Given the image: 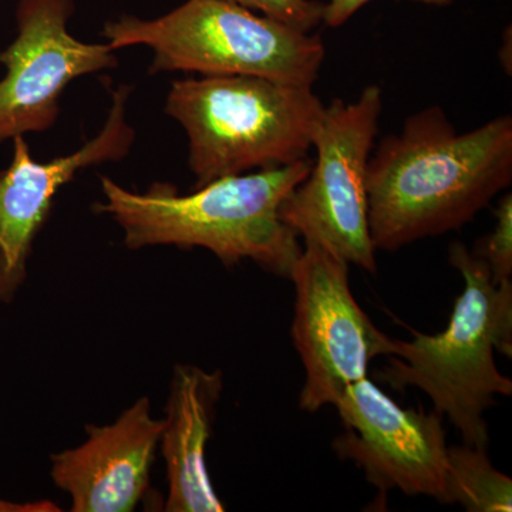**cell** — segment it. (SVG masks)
I'll use <instances>...</instances> for the list:
<instances>
[{
  "label": "cell",
  "mask_w": 512,
  "mask_h": 512,
  "mask_svg": "<svg viewBox=\"0 0 512 512\" xmlns=\"http://www.w3.org/2000/svg\"><path fill=\"white\" fill-rule=\"evenodd\" d=\"M56 504L50 501H39V503L16 504L0 500V512H52L59 511Z\"/></svg>",
  "instance_id": "17"
},
{
  "label": "cell",
  "mask_w": 512,
  "mask_h": 512,
  "mask_svg": "<svg viewBox=\"0 0 512 512\" xmlns=\"http://www.w3.org/2000/svg\"><path fill=\"white\" fill-rule=\"evenodd\" d=\"M76 0H19L18 35L0 52V144L50 130L73 80L119 64L107 43H84L67 25Z\"/></svg>",
  "instance_id": "8"
},
{
  "label": "cell",
  "mask_w": 512,
  "mask_h": 512,
  "mask_svg": "<svg viewBox=\"0 0 512 512\" xmlns=\"http://www.w3.org/2000/svg\"><path fill=\"white\" fill-rule=\"evenodd\" d=\"M512 183V117L457 133L440 106L412 114L373 148L367 221L373 247L397 249L463 228Z\"/></svg>",
  "instance_id": "1"
},
{
  "label": "cell",
  "mask_w": 512,
  "mask_h": 512,
  "mask_svg": "<svg viewBox=\"0 0 512 512\" xmlns=\"http://www.w3.org/2000/svg\"><path fill=\"white\" fill-rule=\"evenodd\" d=\"M323 109L312 87L252 76L175 80L165 101L187 133L195 188L305 160Z\"/></svg>",
  "instance_id": "4"
},
{
  "label": "cell",
  "mask_w": 512,
  "mask_h": 512,
  "mask_svg": "<svg viewBox=\"0 0 512 512\" xmlns=\"http://www.w3.org/2000/svg\"><path fill=\"white\" fill-rule=\"evenodd\" d=\"M345 433L333 451L365 473L380 493L400 490L443 503L447 440L441 414L404 409L369 377L346 389L336 402Z\"/></svg>",
  "instance_id": "9"
},
{
  "label": "cell",
  "mask_w": 512,
  "mask_h": 512,
  "mask_svg": "<svg viewBox=\"0 0 512 512\" xmlns=\"http://www.w3.org/2000/svg\"><path fill=\"white\" fill-rule=\"evenodd\" d=\"M493 231L477 242L473 252L490 269L495 282L511 279L512 275V195H503L494 212Z\"/></svg>",
  "instance_id": "14"
},
{
  "label": "cell",
  "mask_w": 512,
  "mask_h": 512,
  "mask_svg": "<svg viewBox=\"0 0 512 512\" xmlns=\"http://www.w3.org/2000/svg\"><path fill=\"white\" fill-rule=\"evenodd\" d=\"M448 262L463 276L464 289L447 328L437 335L412 330V340L394 339L393 355L376 379L396 390L426 393L464 444L487 448L484 414L497 404L495 396L512 394V380L498 370L494 356L512 357V281L495 282L463 242L450 245Z\"/></svg>",
  "instance_id": "3"
},
{
  "label": "cell",
  "mask_w": 512,
  "mask_h": 512,
  "mask_svg": "<svg viewBox=\"0 0 512 512\" xmlns=\"http://www.w3.org/2000/svg\"><path fill=\"white\" fill-rule=\"evenodd\" d=\"M163 419L140 397L106 426L87 424L80 446L50 456V477L73 512H131L150 487Z\"/></svg>",
  "instance_id": "11"
},
{
  "label": "cell",
  "mask_w": 512,
  "mask_h": 512,
  "mask_svg": "<svg viewBox=\"0 0 512 512\" xmlns=\"http://www.w3.org/2000/svg\"><path fill=\"white\" fill-rule=\"evenodd\" d=\"M289 279L295 285L292 340L305 367L299 407L335 406L370 363L392 356L394 339L377 329L350 289L349 264L316 244H303Z\"/></svg>",
  "instance_id": "7"
},
{
  "label": "cell",
  "mask_w": 512,
  "mask_h": 512,
  "mask_svg": "<svg viewBox=\"0 0 512 512\" xmlns=\"http://www.w3.org/2000/svg\"><path fill=\"white\" fill-rule=\"evenodd\" d=\"M487 448L448 447L444 504L470 512H511L512 480L493 466Z\"/></svg>",
  "instance_id": "13"
},
{
  "label": "cell",
  "mask_w": 512,
  "mask_h": 512,
  "mask_svg": "<svg viewBox=\"0 0 512 512\" xmlns=\"http://www.w3.org/2000/svg\"><path fill=\"white\" fill-rule=\"evenodd\" d=\"M133 87L120 84L100 133L69 156L33 160L25 136L13 138V156L0 170V305H10L28 279L33 244L52 212L57 192L93 165L130 154L136 131L126 119Z\"/></svg>",
  "instance_id": "10"
},
{
  "label": "cell",
  "mask_w": 512,
  "mask_h": 512,
  "mask_svg": "<svg viewBox=\"0 0 512 512\" xmlns=\"http://www.w3.org/2000/svg\"><path fill=\"white\" fill-rule=\"evenodd\" d=\"M311 167L305 158L285 167L229 175L187 195L167 183H154L140 194L101 175L104 201L96 202L93 211L119 225L128 249L204 248L228 268L249 259L289 279L302 247L282 221L281 205Z\"/></svg>",
  "instance_id": "2"
},
{
  "label": "cell",
  "mask_w": 512,
  "mask_h": 512,
  "mask_svg": "<svg viewBox=\"0 0 512 512\" xmlns=\"http://www.w3.org/2000/svg\"><path fill=\"white\" fill-rule=\"evenodd\" d=\"M382 110L376 84L355 101L335 99L325 106L312 140L316 161L281 205L282 221L303 244L319 245L372 274L377 262L366 178Z\"/></svg>",
  "instance_id": "6"
},
{
  "label": "cell",
  "mask_w": 512,
  "mask_h": 512,
  "mask_svg": "<svg viewBox=\"0 0 512 512\" xmlns=\"http://www.w3.org/2000/svg\"><path fill=\"white\" fill-rule=\"evenodd\" d=\"M276 20L312 32L322 23L323 3L319 0H227Z\"/></svg>",
  "instance_id": "15"
},
{
  "label": "cell",
  "mask_w": 512,
  "mask_h": 512,
  "mask_svg": "<svg viewBox=\"0 0 512 512\" xmlns=\"http://www.w3.org/2000/svg\"><path fill=\"white\" fill-rule=\"evenodd\" d=\"M222 390L220 369L208 372L198 366L175 365L160 437L167 467V512L225 511L212 487L205 456Z\"/></svg>",
  "instance_id": "12"
},
{
  "label": "cell",
  "mask_w": 512,
  "mask_h": 512,
  "mask_svg": "<svg viewBox=\"0 0 512 512\" xmlns=\"http://www.w3.org/2000/svg\"><path fill=\"white\" fill-rule=\"evenodd\" d=\"M370 2L372 0H328V3H323L322 23H325L328 28H340ZM409 2L430 6H448L454 0H409Z\"/></svg>",
  "instance_id": "16"
},
{
  "label": "cell",
  "mask_w": 512,
  "mask_h": 512,
  "mask_svg": "<svg viewBox=\"0 0 512 512\" xmlns=\"http://www.w3.org/2000/svg\"><path fill=\"white\" fill-rule=\"evenodd\" d=\"M101 35L114 52L153 50L151 74L252 76L313 87L326 55L318 35L227 0H187L156 19L123 15Z\"/></svg>",
  "instance_id": "5"
}]
</instances>
